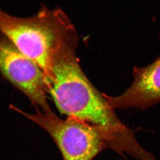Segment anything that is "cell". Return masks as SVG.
<instances>
[{"instance_id":"obj_1","label":"cell","mask_w":160,"mask_h":160,"mask_svg":"<svg viewBox=\"0 0 160 160\" xmlns=\"http://www.w3.org/2000/svg\"><path fill=\"white\" fill-rule=\"evenodd\" d=\"M77 42L68 43L54 54L46 79L48 92L59 111L68 118L97 128L111 148L120 154L140 160H154L123 124L105 95L100 94L82 69L75 53Z\"/></svg>"},{"instance_id":"obj_2","label":"cell","mask_w":160,"mask_h":160,"mask_svg":"<svg viewBox=\"0 0 160 160\" xmlns=\"http://www.w3.org/2000/svg\"><path fill=\"white\" fill-rule=\"evenodd\" d=\"M0 32L19 51L49 76L54 54L76 40L72 26L59 10H40L30 17L11 15L0 9Z\"/></svg>"},{"instance_id":"obj_3","label":"cell","mask_w":160,"mask_h":160,"mask_svg":"<svg viewBox=\"0 0 160 160\" xmlns=\"http://www.w3.org/2000/svg\"><path fill=\"white\" fill-rule=\"evenodd\" d=\"M12 109L46 131L55 141L63 160H92L109 148L106 139L97 128L68 118L62 120L52 110L29 113Z\"/></svg>"},{"instance_id":"obj_4","label":"cell","mask_w":160,"mask_h":160,"mask_svg":"<svg viewBox=\"0 0 160 160\" xmlns=\"http://www.w3.org/2000/svg\"><path fill=\"white\" fill-rule=\"evenodd\" d=\"M0 71L42 111L51 109L44 73L4 36L0 38Z\"/></svg>"},{"instance_id":"obj_5","label":"cell","mask_w":160,"mask_h":160,"mask_svg":"<svg viewBox=\"0 0 160 160\" xmlns=\"http://www.w3.org/2000/svg\"><path fill=\"white\" fill-rule=\"evenodd\" d=\"M113 109L145 110L160 102V57L143 68H135L134 81L117 97L105 95Z\"/></svg>"}]
</instances>
